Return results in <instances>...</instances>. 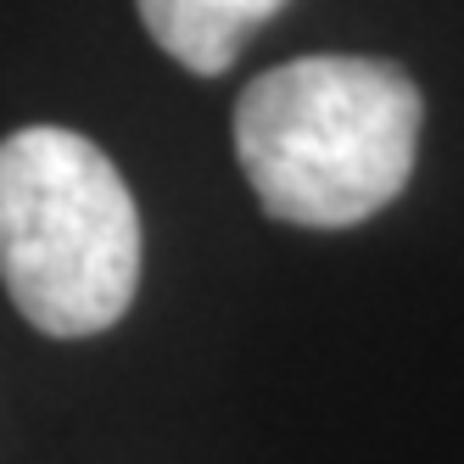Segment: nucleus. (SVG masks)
<instances>
[{
    "label": "nucleus",
    "instance_id": "obj_1",
    "mask_svg": "<svg viewBox=\"0 0 464 464\" xmlns=\"http://www.w3.org/2000/svg\"><path fill=\"white\" fill-rule=\"evenodd\" d=\"M420 90L375 56H296L241 90L236 157L280 224L347 229L414 174Z\"/></svg>",
    "mask_w": 464,
    "mask_h": 464
},
{
    "label": "nucleus",
    "instance_id": "obj_2",
    "mask_svg": "<svg viewBox=\"0 0 464 464\" xmlns=\"http://www.w3.org/2000/svg\"><path fill=\"white\" fill-rule=\"evenodd\" d=\"M0 280L45 336H102L129 314L140 213L95 140L56 123L0 140Z\"/></svg>",
    "mask_w": 464,
    "mask_h": 464
},
{
    "label": "nucleus",
    "instance_id": "obj_3",
    "mask_svg": "<svg viewBox=\"0 0 464 464\" xmlns=\"http://www.w3.org/2000/svg\"><path fill=\"white\" fill-rule=\"evenodd\" d=\"M285 0H140L151 40L190 73H224Z\"/></svg>",
    "mask_w": 464,
    "mask_h": 464
}]
</instances>
